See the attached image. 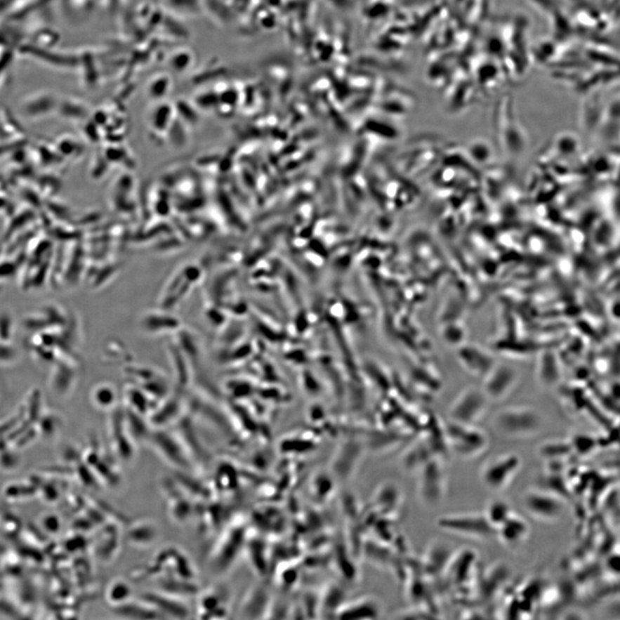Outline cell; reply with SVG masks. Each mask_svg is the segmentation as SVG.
<instances>
[{"instance_id":"obj_1","label":"cell","mask_w":620,"mask_h":620,"mask_svg":"<svg viewBox=\"0 0 620 620\" xmlns=\"http://www.w3.org/2000/svg\"><path fill=\"white\" fill-rule=\"evenodd\" d=\"M545 421L541 413L532 406H508L494 413V431L508 439H527L542 431Z\"/></svg>"},{"instance_id":"obj_2","label":"cell","mask_w":620,"mask_h":620,"mask_svg":"<svg viewBox=\"0 0 620 620\" xmlns=\"http://www.w3.org/2000/svg\"><path fill=\"white\" fill-rule=\"evenodd\" d=\"M437 525L449 534L459 537L485 540L496 536V531L484 513H463L441 516Z\"/></svg>"},{"instance_id":"obj_3","label":"cell","mask_w":620,"mask_h":620,"mask_svg":"<svg viewBox=\"0 0 620 620\" xmlns=\"http://www.w3.org/2000/svg\"><path fill=\"white\" fill-rule=\"evenodd\" d=\"M450 447L460 458L473 459L484 454L489 447V438L477 425L451 421L448 429Z\"/></svg>"},{"instance_id":"obj_4","label":"cell","mask_w":620,"mask_h":620,"mask_svg":"<svg viewBox=\"0 0 620 620\" xmlns=\"http://www.w3.org/2000/svg\"><path fill=\"white\" fill-rule=\"evenodd\" d=\"M567 500L554 490L541 488L528 490L523 496V507L536 520L553 522L561 518L566 508Z\"/></svg>"},{"instance_id":"obj_5","label":"cell","mask_w":620,"mask_h":620,"mask_svg":"<svg viewBox=\"0 0 620 620\" xmlns=\"http://www.w3.org/2000/svg\"><path fill=\"white\" fill-rule=\"evenodd\" d=\"M490 403L482 387L468 386L452 403L450 409L451 421L477 425L488 412Z\"/></svg>"},{"instance_id":"obj_6","label":"cell","mask_w":620,"mask_h":620,"mask_svg":"<svg viewBox=\"0 0 620 620\" xmlns=\"http://www.w3.org/2000/svg\"><path fill=\"white\" fill-rule=\"evenodd\" d=\"M518 368L509 363L499 362L482 378V389L490 402H501L510 397L518 386Z\"/></svg>"},{"instance_id":"obj_7","label":"cell","mask_w":620,"mask_h":620,"mask_svg":"<svg viewBox=\"0 0 620 620\" xmlns=\"http://www.w3.org/2000/svg\"><path fill=\"white\" fill-rule=\"evenodd\" d=\"M521 467L518 454H507L496 456L482 468V484L492 492H501L515 480Z\"/></svg>"},{"instance_id":"obj_8","label":"cell","mask_w":620,"mask_h":620,"mask_svg":"<svg viewBox=\"0 0 620 620\" xmlns=\"http://www.w3.org/2000/svg\"><path fill=\"white\" fill-rule=\"evenodd\" d=\"M477 555L470 549L455 551L444 570L449 581L463 592H473V583L477 569Z\"/></svg>"},{"instance_id":"obj_9","label":"cell","mask_w":620,"mask_h":620,"mask_svg":"<svg viewBox=\"0 0 620 620\" xmlns=\"http://www.w3.org/2000/svg\"><path fill=\"white\" fill-rule=\"evenodd\" d=\"M458 359L467 374L477 378H484L497 360L493 353L482 345L465 342L458 348Z\"/></svg>"},{"instance_id":"obj_10","label":"cell","mask_w":620,"mask_h":620,"mask_svg":"<svg viewBox=\"0 0 620 620\" xmlns=\"http://www.w3.org/2000/svg\"><path fill=\"white\" fill-rule=\"evenodd\" d=\"M447 477L439 462H429L421 480L422 496L428 504H438L446 494Z\"/></svg>"},{"instance_id":"obj_11","label":"cell","mask_w":620,"mask_h":620,"mask_svg":"<svg viewBox=\"0 0 620 620\" xmlns=\"http://www.w3.org/2000/svg\"><path fill=\"white\" fill-rule=\"evenodd\" d=\"M530 527L524 517L512 512L511 515L496 528V534L506 546H516L523 543L529 535Z\"/></svg>"},{"instance_id":"obj_12","label":"cell","mask_w":620,"mask_h":620,"mask_svg":"<svg viewBox=\"0 0 620 620\" xmlns=\"http://www.w3.org/2000/svg\"><path fill=\"white\" fill-rule=\"evenodd\" d=\"M561 376V364L556 353L551 351L540 353L536 363V378L539 385L551 389L558 385Z\"/></svg>"},{"instance_id":"obj_13","label":"cell","mask_w":620,"mask_h":620,"mask_svg":"<svg viewBox=\"0 0 620 620\" xmlns=\"http://www.w3.org/2000/svg\"><path fill=\"white\" fill-rule=\"evenodd\" d=\"M29 157L32 158L34 165L51 169L63 165L65 159L60 154L59 151L54 143H48L47 140H39L30 150Z\"/></svg>"},{"instance_id":"obj_14","label":"cell","mask_w":620,"mask_h":620,"mask_svg":"<svg viewBox=\"0 0 620 620\" xmlns=\"http://www.w3.org/2000/svg\"><path fill=\"white\" fill-rule=\"evenodd\" d=\"M508 575L507 567L497 565L487 570L482 576V586H480L482 595L488 598H493L501 591L502 586L506 583Z\"/></svg>"},{"instance_id":"obj_15","label":"cell","mask_w":620,"mask_h":620,"mask_svg":"<svg viewBox=\"0 0 620 620\" xmlns=\"http://www.w3.org/2000/svg\"><path fill=\"white\" fill-rule=\"evenodd\" d=\"M56 102L51 98H30L22 105V113L30 120L41 119L57 109Z\"/></svg>"},{"instance_id":"obj_16","label":"cell","mask_w":620,"mask_h":620,"mask_svg":"<svg viewBox=\"0 0 620 620\" xmlns=\"http://www.w3.org/2000/svg\"><path fill=\"white\" fill-rule=\"evenodd\" d=\"M55 145L60 155L66 161H76L84 153V146L77 137L72 134H62L55 140Z\"/></svg>"},{"instance_id":"obj_17","label":"cell","mask_w":620,"mask_h":620,"mask_svg":"<svg viewBox=\"0 0 620 620\" xmlns=\"http://www.w3.org/2000/svg\"><path fill=\"white\" fill-rule=\"evenodd\" d=\"M539 454L543 459H558V461H560L562 459L573 454L572 443L569 440H550L549 442L542 444L539 447Z\"/></svg>"},{"instance_id":"obj_18","label":"cell","mask_w":620,"mask_h":620,"mask_svg":"<svg viewBox=\"0 0 620 620\" xmlns=\"http://www.w3.org/2000/svg\"><path fill=\"white\" fill-rule=\"evenodd\" d=\"M512 512L510 505L507 501L494 500L490 502L484 515L496 531V528L511 515Z\"/></svg>"},{"instance_id":"obj_19","label":"cell","mask_w":620,"mask_h":620,"mask_svg":"<svg viewBox=\"0 0 620 620\" xmlns=\"http://www.w3.org/2000/svg\"><path fill=\"white\" fill-rule=\"evenodd\" d=\"M37 180L35 187L44 201L54 197L62 187L60 178L52 173H44Z\"/></svg>"},{"instance_id":"obj_20","label":"cell","mask_w":620,"mask_h":620,"mask_svg":"<svg viewBox=\"0 0 620 620\" xmlns=\"http://www.w3.org/2000/svg\"><path fill=\"white\" fill-rule=\"evenodd\" d=\"M57 105L59 114L64 119L76 121L85 119V109L74 100H65Z\"/></svg>"},{"instance_id":"obj_21","label":"cell","mask_w":620,"mask_h":620,"mask_svg":"<svg viewBox=\"0 0 620 620\" xmlns=\"http://www.w3.org/2000/svg\"><path fill=\"white\" fill-rule=\"evenodd\" d=\"M573 454L578 456H588L593 454L597 448V441L593 437L588 435H578L572 440Z\"/></svg>"},{"instance_id":"obj_22","label":"cell","mask_w":620,"mask_h":620,"mask_svg":"<svg viewBox=\"0 0 620 620\" xmlns=\"http://www.w3.org/2000/svg\"><path fill=\"white\" fill-rule=\"evenodd\" d=\"M21 146L13 145V144L3 142L0 143V156L9 153V152L13 151L15 148H17Z\"/></svg>"}]
</instances>
